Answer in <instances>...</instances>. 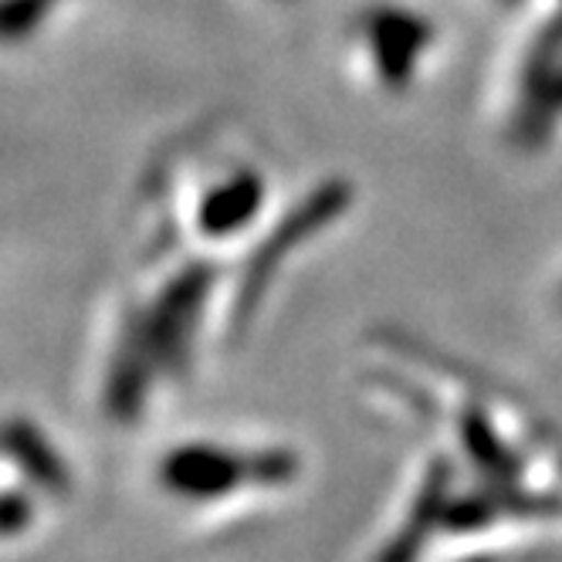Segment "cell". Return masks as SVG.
<instances>
[{
  "label": "cell",
  "mask_w": 562,
  "mask_h": 562,
  "mask_svg": "<svg viewBox=\"0 0 562 562\" xmlns=\"http://www.w3.org/2000/svg\"><path fill=\"white\" fill-rule=\"evenodd\" d=\"M440 45L437 18L414 0H363L342 27L346 65L386 99H407L434 68Z\"/></svg>",
  "instance_id": "obj_1"
},
{
  "label": "cell",
  "mask_w": 562,
  "mask_h": 562,
  "mask_svg": "<svg viewBox=\"0 0 562 562\" xmlns=\"http://www.w3.org/2000/svg\"><path fill=\"white\" fill-rule=\"evenodd\" d=\"M302 458L285 448H237L217 440H183L156 464L159 488L170 498L207 505L245 488H285L299 477Z\"/></svg>",
  "instance_id": "obj_2"
},
{
  "label": "cell",
  "mask_w": 562,
  "mask_h": 562,
  "mask_svg": "<svg viewBox=\"0 0 562 562\" xmlns=\"http://www.w3.org/2000/svg\"><path fill=\"white\" fill-rule=\"evenodd\" d=\"M451 481H454L451 461L434 458L427 474H424L417 502L411 508V518L404 521V529L386 542V549L376 562H417L420 559L427 539L437 532V526H445V512L451 502Z\"/></svg>",
  "instance_id": "obj_3"
},
{
  "label": "cell",
  "mask_w": 562,
  "mask_h": 562,
  "mask_svg": "<svg viewBox=\"0 0 562 562\" xmlns=\"http://www.w3.org/2000/svg\"><path fill=\"white\" fill-rule=\"evenodd\" d=\"M4 454L24 474V481L37 492L68 495L71 488V468L55 448V440L37 427L31 417H11L4 427Z\"/></svg>",
  "instance_id": "obj_4"
},
{
  "label": "cell",
  "mask_w": 562,
  "mask_h": 562,
  "mask_svg": "<svg viewBox=\"0 0 562 562\" xmlns=\"http://www.w3.org/2000/svg\"><path fill=\"white\" fill-rule=\"evenodd\" d=\"M71 0H4V34L8 45H18L24 37L45 31L55 14H61Z\"/></svg>",
  "instance_id": "obj_5"
},
{
  "label": "cell",
  "mask_w": 562,
  "mask_h": 562,
  "mask_svg": "<svg viewBox=\"0 0 562 562\" xmlns=\"http://www.w3.org/2000/svg\"><path fill=\"white\" fill-rule=\"evenodd\" d=\"M34 515V505H31V495L18 492V488H8L4 495V512H0V521H4V532L8 536H18Z\"/></svg>",
  "instance_id": "obj_6"
},
{
  "label": "cell",
  "mask_w": 562,
  "mask_h": 562,
  "mask_svg": "<svg viewBox=\"0 0 562 562\" xmlns=\"http://www.w3.org/2000/svg\"><path fill=\"white\" fill-rule=\"evenodd\" d=\"M492 8H498V11H532V8H539L542 0H488Z\"/></svg>",
  "instance_id": "obj_7"
},
{
  "label": "cell",
  "mask_w": 562,
  "mask_h": 562,
  "mask_svg": "<svg viewBox=\"0 0 562 562\" xmlns=\"http://www.w3.org/2000/svg\"><path fill=\"white\" fill-rule=\"evenodd\" d=\"M552 295H555V305H559V312H562V268H559L555 278H552Z\"/></svg>",
  "instance_id": "obj_8"
},
{
  "label": "cell",
  "mask_w": 562,
  "mask_h": 562,
  "mask_svg": "<svg viewBox=\"0 0 562 562\" xmlns=\"http://www.w3.org/2000/svg\"><path fill=\"white\" fill-rule=\"evenodd\" d=\"M261 4H271V8H289V4H299V0H261Z\"/></svg>",
  "instance_id": "obj_9"
}]
</instances>
